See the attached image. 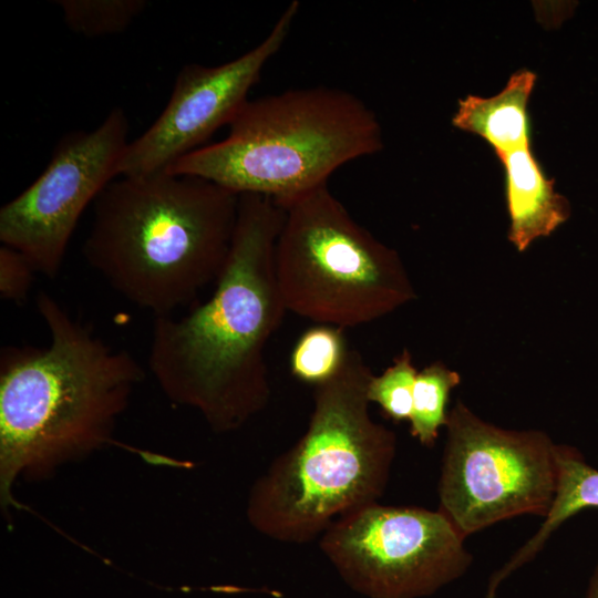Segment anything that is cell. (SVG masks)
I'll return each instance as SVG.
<instances>
[{
    "label": "cell",
    "instance_id": "13",
    "mask_svg": "<svg viewBox=\"0 0 598 598\" xmlns=\"http://www.w3.org/2000/svg\"><path fill=\"white\" fill-rule=\"evenodd\" d=\"M557 463V491L544 523L537 533L492 575L485 592L487 598H496L502 581L530 561L564 522L582 509L598 508V470L590 466L576 448L564 444H558Z\"/></svg>",
    "mask_w": 598,
    "mask_h": 598
},
{
    "label": "cell",
    "instance_id": "9",
    "mask_svg": "<svg viewBox=\"0 0 598 598\" xmlns=\"http://www.w3.org/2000/svg\"><path fill=\"white\" fill-rule=\"evenodd\" d=\"M127 135L121 107L92 131L64 135L40 176L1 207L2 245L21 252L38 274L55 278L83 212L118 177Z\"/></svg>",
    "mask_w": 598,
    "mask_h": 598
},
{
    "label": "cell",
    "instance_id": "1",
    "mask_svg": "<svg viewBox=\"0 0 598 598\" xmlns=\"http://www.w3.org/2000/svg\"><path fill=\"white\" fill-rule=\"evenodd\" d=\"M283 208L239 195L229 256L212 296L182 316L154 317L148 368L173 401L216 432L236 430L270 399L266 348L287 311L275 270Z\"/></svg>",
    "mask_w": 598,
    "mask_h": 598
},
{
    "label": "cell",
    "instance_id": "18",
    "mask_svg": "<svg viewBox=\"0 0 598 598\" xmlns=\"http://www.w3.org/2000/svg\"><path fill=\"white\" fill-rule=\"evenodd\" d=\"M37 270L18 250L0 247V296L17 305L23 303L34 282Z\"/></svg>",
    "mask_w": 598,
    "mask_h": 598
},
{
    "label": "cell",
    "instance_id": "19",
    "mask_svg": "<svg viewBox=\"0 0 598 598\" xmlns=\"http://www.w3.org/2000/svg\"><path fill=\"white\" fill-rule=\"evenodd\" d=\"M585 598H598V565L590 576Z\"/></svg>",
    "mask_w": 598,
    "mask_h": 598
},
{
    "label": "cell",
    "instance_id": "16",
    "mask_svg": "<svg viewBox=\"0 0 598 598\" xmlns=\"http://www.w3.org/2000/svg\"><path fill=\"white\" fill-rule=\"evenodd\" d=\"M65 24L87 37L117 34L146 8L145 0H59Z\"/></svg>",
    "mask_w": 598,
    "mask_h": 598
},
{
    "label": "cell",
    "instance_id": "10",
    "mask_svg": "<svg viewBox=\"0 0 598 598\" xmlns=\"http://www.w3.org/2000/svg\"><path fill=\"white\" fill-rule=\"evenodd\" d=\"M292 0L269 33L252 49L228 62L208 66L184 65L171 97L154 123L131 141L118 165V176H140L166 171L203 144L221 126L229 125L257 84L266 64L281 50L299 13Z\"/></svg>",
    "mask_w": 598,
    "mask_h": 598
},
{
    "label": "cell",
    "instance_id": "6",
    "mask_svg": "<svg viewBox=\"0 0 598 598\" xmlns=\"http://www.w3.org/2000/svg\"><path fill=\"white\" fill-rule=\"evenodd\" d=\"M279 205L275 270L287 311L344 329L415 299L398 252L358 224L328 184Z\"/></svg>",
    "mask_w": 598,
    "mask_h": 598
},
{
    "label": "cell",
    "instance_id": "11",
    "mask_svg": "<svg viewBox=\"0 0 598 598\" xmlns=\"http://www.w3.org/2000/svg\"><path fill=\"white\" fill-rule=\"evenodd\" d=\"M505 174L509 215L508 239L523 252L532 243L547 237L571 214L568 199L555 189L532 152V146L497 156Z\"/></svg>",
    "mask_w": 598,
    "mask_h": 598
},
{
    "label": "cell",
    "instance_id": "17",
    "mask_svg": "<svg viewBox=\"0 0 598 598\" xmlns=\"http://www.w3.org/2000/svg\"><path fill=\"white\" fill-rule=\"evenodd\" d=\"M417 371L409 350H403L382 374L372 375L368 385V399L377 403L383 413L395 422L410 420Z\"/></svg>",
    "mask_w": 598,
    "mask_h": 598
},
{
    "label": "cell",
    "instance_id": "5",
    "mask_svg": "<svg viewBox=\"0 0 598 598\" xmlns=\"http://www.w3.org/2000/svg\"><path fill=\"white\" fill-rule=\"evenodd\" d=\"M228 127L224 140L185 155L166 172L282 204L383 147L373 111L351 92L329 86L248 100Z\"/></svg>",
    "mask_w": 598,
    "mask_h": 598
},
{
    "label": "cell",
    "instance_id": "12",
    "mask_svg": "<svg viewBox=\"0 0 598 598\" xmlns=\"http://www.w3.org/2000/svg\"><path fill=\"white\" fill-rule=\"evenodd\" d=\"M535 82L536 74L523 69L493 96L467 95L458 102L453 126L483 138L497 156L532 146L527 106Z\"/></svg>",
    "mask_w": 598,
    "mask_h": 598
},
{
    "label": "cell",
    "instance_id": "2",
    "mask_svg": "<svg viewBox=\"0 0 598 598\" xmlns=\"http://www.w3.org/2000/svg\"><path fill=\"white\" fill-rule=\"evenodd\" d=\"M120 177L94 202L83 256L132 305L174 315L221 275L239 195L166 171Z\"/></svg>",
    "mask_w": 598,
    "mask_h": 598
},
{
    "label": "cell",
    "instance_id": "15",
    "mask_svg": "<svg viewBox=\"0 0 598 598\" xmlns=\"http://www.w3.org/2000/svg\"><path fill=\"white\" fill-rule=\"evenodd\" d=\"M350 347L343 328L318 324L305 331L290 354L292 375L313 386L332 379L342 368Z\"/></svg>",
    "mask_w": 598,
    "mask_h": 598
},
{
    "label": "cell",
    "instance_id": "14",
    "mask_svg": "<svg viewBox=\"0 0 598 598\" xmlns=\"http://www.w3.org/2000/svg\"><path fill=\"white\" fill-rule=\"evenodd\" d=\"M461 383V375L443 362L435 361L417 372L410 417L411 435L427 447L435 444L439 431L447 421L451 391Z\"/></svg>",
    "mask_w": 598,
    "mask_h": 598
},
{
    "label": "cell",
    "instance_id": "8",
    "mask_svg": "<svg viewBox=\"0 0 598 598\" xmlns=\"http://www.w3.org/2000/svg\"><path fill=\"white\" fill-rule=\"evenodd\" d=\"M465 537L441 511L378 502L336 519L320 549L343 581L367 598H423L472 564Z\"/></svg>",
    "mask_w": 598,
    "mask_h": 598
},
{
    "label": "cell",
    "instance_id": "7",
    "mask_svg": "<svg viewBox=\"0 0 598 598\" xmlns=\"http://www.w3.org/2000/svg\"><path fill=\"white\" fill-rule=\"evenodd\" d=\"M439 511L466 538L512 517H545L558 483L557 447L542 431L493 425L461 400L448 411Z\"/></svg>",
    "mask_w": 598,
    "mask_h": 598
},
{
    "label": "cell",
    "instance_id": "3",
    "mask_svg": "<svg viewBox=\"0 0 598 598\" xmlns=\"http://www.w3.org/2000/svg\"><path fill=\"white\" fill-rule=\"evenodd\" d=\"M45 347H8L0 360V480L9 503L21 473L95 448L112 435L144 370L44 291Z\"/></svg>",
    "mask_w": 598,
    "mask_h": 598
},
{
    "label": "cell",
    "instance_id": "4",
    "mask_svg": "<svg viewBox=\"0 0 598 598\" xmlns=\"http://www.w3.org/2000/svg\"><path fill=\"white\" fill-rule=\"evenodd\" d=\"M372 375L350 348L340 371L315 386L306 432L251 488L247 516L259 533L281 543H308L382 496L396 439L370 415Z\"/></svg>",
    "mask_w": 598,
    "mask_h": 598
}]
</instances>
